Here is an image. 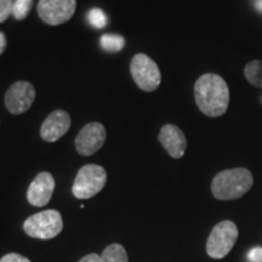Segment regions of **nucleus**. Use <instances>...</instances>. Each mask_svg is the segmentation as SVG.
<instances>
[{"label": "nucleus", "instance_id": "obj_1", "mask_svg": "<svg viewBox=\"0 0 262 262\" xmlns=\"http://www.w3.org/2000/svg\"><path fill=\"white\" fill-rule=\"evenodd\" d=\"M196 107L206 117L224 116L229 106V89L219 74L205 73L201 75L194 85Z\"/></svg>", "mask_w": 262, "mask_h": 262}, {"label": "nucleus", "instance_id": "obj_2", "mask_svg": "<svg viewBox=\"0 0 262 262\" xmlns=\"http://www.w3.org/2000/svg\"><path fill=\"white\" fill-rule=\"evenodd\" d=\"M253 185V173L248 169H229L215 176L211 182V192L219 201H233L247 194Z\"/></svg>", "mask_w": 262, "mask_h": 262}, {"label": "nucleus", "instance_id": "obj_3", "mask_svg": "<svg viewBox=\"0 0 262 262\" xmlns=\"http://www.w3.org/2000/svg\"><path fill=\"white\" fill-rule=\"evenodd\" d=\"M107 182V172L96 164L84 165L75 176L72 193L78 199L93 198L102 191Z\"/></svg>", "mask_w": 262, "mask_h": 262}, {"label": "nucleus", "instance_id": "obj_4", "mask_svg": "<svg viewBox=\"0 0 262 262\" xmlns=\"http://www.w3.org/2000/svg\"><path fill=\"white\" fill-rule=\"evenodd\" d=\"M63 229L62 215L57 210H45L29 216L24 222V231L29 237L48 241L57 237Z\"/></svg>", "mask_w": 262, "mask_h": 262}, {"label": "nucleus", "instance_id": "obj_5", "mask_svg": "<svg viewBox=\"0 0 262 262\" xmlns=\"http://www.w3.org/2000/svg\"><path fill=\"white\" fill-rule=\"evenodd\" d=\"M238 235V227L234 222L229 220L219 222L212 228L208 242H206V253L215 260L224 258L234 247Z\"/></svg>", "mask_w": 262, "mask_h": 262}, {"label": "nucleus", "instance_id": "obj_6", "mask_svg": "<svg viewBox=\"0 0 262 262\" xmlns=\"http://www.w3.org/2000/svg\"><path fill=\"white\" fill-rule=\"evenodd\" d=\"M131 77L141 90L152 93L158 89L162 73L155 61L146 54H136L130 64Z\"/></svg>", "mask_w": 262, "mask_h": 262}, {"label": "nucleus", "instance_id": "obj_7", "mask_svg": "<svg viewBox=\"0 0 262 262\" xmlns=\"http://www.w3.org/2000/svg\"><path fill=\"white\" fill-rule=\"evenodd\" d=\"M77 9V0H39L38 15L49 26H60L70 21Z\"/></svg>", "mask_w": 262, "mask_h": 262}, {"label": "nucleus", "instance_id": "obj_8", "mask_svg": "<svg viewBox=\"0 0 262 262\" xmlns=\"http://www.w3.org/2000/svg\"><path fill=\"white\" fill-rule=\"evenodd\" d=\"M37 91L28 81H16L9 88L4 97L6 110L14 116L26 113L34 103Z\"/></svg>", "mask_w": 262, "mask_h": 262}, {"label": "nucleus", "instance_id": "obj_9", "mask_svg": "<svg viewBox=\"0 0 262 262\" xmlns=\"http://www.w3.org/2000/svg\"><path fill=\"white\" fill-rule=\"evenodd\" d=\"M107 139L106 127L98 122L86 124L75 137L77 152L81 156H91L102 148Z\"/></svg>", "mask_w": 262, "mask_h": 262}, {"label": "nucleus", "instance_id": "obj_10", "mask_svg": "<svg viewBox=\"0 0 262 262\" xmlns=\"http://www.w3.org/2000/svg\"><path fill=\"white\" fill-rule=\"evenodd\" d=\"M55 179L50 172H40L35 176L27 191V199L33 206H45L50 202L55 191Z\"/></svg>", "mask_w": 262, "mask_h": 262}, {"label": "nucleus", "instance_id": "obj_11", "mask_svg": "<svg viewBox=\"0 0 262 262\" xmlns=\"http://www.w3.org/2000/svg\"><path fill=\"white\" fill-rule=\"evenodd\" d=\"M71 117L63 110H55L42 123L40 136L45 142H56L71 127Z\"/></svg>", "mask_w": 262, "mask_h": 262}, {"label": "nucleus", "instance_id": "obj_12", "mask_svg": "<svg viewBox=\"0 0 262 262\" xmlns=\"http://www.w3.org/2000/svg\"><path fill=\"white\" fill-rule=\"evenodd\" d=\"M158 140L172 158L179 159L185 155L187 148V139L183 131L173 124H166L160 129Z\"/></svg>", "mask_w": 262, "mask_h": 262}, {"label": "nucleus", "instance_id": "obj_13", "mask_svg": "<svg viewBox=\"0 0 262 262\" xmlns=\"http://www.w3.org/2000/svg\"><path fill=\"white\" fill-rule=\"evenodd\" d=\"M244 75L249 84L262 89V61L255 60L249 62L244 68Z\"/></svg>", "mask_w": 262, "mask_h": 262}, {"label": "nucleus", "instance_id": "obj_14", "mask_svg": "<svg viewBox=\"0 0 262 262\" xmlns=\"http://www.w3.org/2000/svg\"><path fill=\"white\" fill-rule=\"evenodd\" d=\"M101 257H102V262H129L125 248L117 243L108 245Z\"/></svg>", "mask_w": 262, "mask_h": 262}, {"label": "nucleus", "instance_id": "obj_15", "mask_svg": "<svg viewBox=\"0 0 262 262\" xmlns=\"http://www.w3.org/2000/svg\"><path fill=\"white\" fill-rule=\"evenodd\" d=\"M101 47L108 52H118L125 47V39L118 34H104L101 37Z\"/></svg>", "mask_w": 262, "mask_h": 262}, {"label": "nucleus", "instance_id": "obj_16", "mask_svg": "<svg viewBox=\"0 0 262 262\" xmlns=\"http://www.w3.org/2000/svg\"><path fill=\"white\" fill-rule=\"evenodd\" d=\"M33 2L34 0H14V10H12V16L17 21H24L27 17L29 11H31Z\"/></svg>", "mask_w": 262, "mask_h": 262}, {"label": "nucleus", "instance_id": "obj_17", "mask_svg": "<svg viewBox=\"0 0 262 262\" xmlns=\"http://www.w3.org/2000/svg\"><path fill=\"white\" fill-rule=\"evenodd\" d=\"M88 21L95 28H104L107 26V16L103 10L93 8L88 12Z\"/></svg>", "mask_w": 262, "mask_h": 262}, {"label": "nucleus", "instance_id": "obj_18", "mask_svg": "<svg viewBox=\"0 0 262 262\" xmlns=\"http://www.w3.org/2000/svg\"><path fill=\"white\" fill-rule=\"evenodd\" d=\"M14 0H0V24L5 22L12 15Z\"/></svg>", "mask_w": 262, "mask_h": 262}, {"label": "nucleus", "instance_id": "obj_19", "mask_svg": "<svg viewBox=\"0 0 262 262\" xmlns=\"http://www.w3.org/2000/svg\"><path fill=\"white\" fill-rule=\"evenodd\" d=\"M0 262H31V261H29L27 257L22 256V255L11 253V254H6L5 256L0 258Z\"/></svg>", "mask_w": 262, "mask_h": 262}, {"label": "nucleus", "instance_id": "obj_20", "mask_svg": "<svg viewBox=\"0 0 262 262\" xmlns=\"http://www.w3.org/2000/svg\"><path fill=\"white\" fill-rule=\"evenodd\" d=\"M250 262H262V248H254L248 255Z\"/></svg>", "mask_w": 262, "mask_h": 262}, {"label": "nucleus", "instance_id": "obj_21", "mask_svg": "<svg viewBox=\"0 0 262 262\" xmlns=\"http://www.w3.org/2000/svg\"><path fill=\"white\" fill-rule=\"evenodd\" d=\"M79 262H102V257L97 254H89L81 258Z\"/></svg>", "mask_w": 262, "mask_h": 262}, {"label": "nucleus", "instance_id": "obj_22", "mask_svg": "<svg viewBox=\"0 0 262 262\" xmlns=\"http://www.w3.org/2000/svg\"><path fill=\"white\" fill-rule=\"evenodd\" d=\"M6 49V37L3 32H0V55L5 51Z\"/></svg>", "mask_w": 262, "mask_h": 262}, {"label": "nucleus", "instance_id": "obj_23", "mask_svg": "<svg viewBox=\"0 0 262 262\" xmlns=\"http://www.w3.org/2000/svg\"><path fill=\"white\" fill-rule=\"evenodd\" d=\"M255 6H256L257 10H260L262 12V0H256V3H255Z\"/></svg>", "mask_w": 262, "mask_h": 262}]
</instances>
